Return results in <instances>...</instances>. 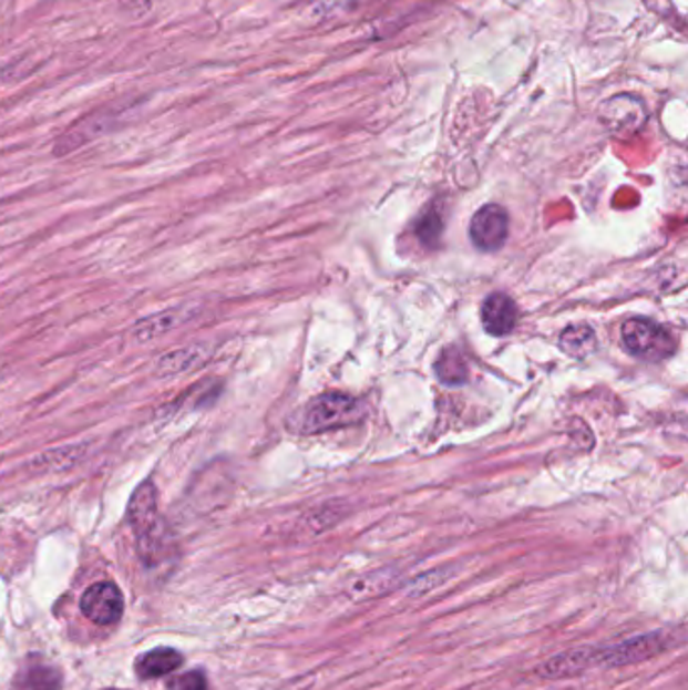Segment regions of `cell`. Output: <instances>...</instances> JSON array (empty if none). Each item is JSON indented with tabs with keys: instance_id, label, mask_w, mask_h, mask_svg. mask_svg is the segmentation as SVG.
Here are the masks:
<instances>
[{
	"instance_id": "44dd1931",
	"label": "cell",
	"mask_w": 688,
	"mask_h": 690,
	"mask_svg": "<svg viewBox=\"0 0 688 690\" xmlns=\"http://www.w3.org/2000/svg\"><path fill=\"white\" fill-rule=\"evenodd\" d=\"M441 228L439 215H429L424 218V223L420 225V237L424 238L427 243H434V238L441 235Z\"/></svg>"
},
{
	"instance_id": "e0dca14e",
	"label": "cell",
	"mask_w": 688,
	"mask_h": 690,
	"mask_svg": "<svg viewBox=\"0 0 688 690\" xmlns=\"http://www.w3.org/2000/svg\"><path fill=\"white\" fill-rule=\"evenodd\" d=\"M559 346L562 350L572 356V358H587L592 351L596 350L598 340H596V333L594 329L587 328V326H572V328L565 329L559 338Z\"/></svg>"
},
{
	"instance_id": "4fadbf2b",
	"label": "cell",
	"mask_w": 688,
	"mask_h": 690,
	"mask_svg": "<svg viewBox=\"0 0 688 690\" xmlns=\"http://www.w3.org/2000/svg\"><path fill=\"white\" fill-rule=\"evenodd\" d=\"M61 672L43 660H29L12 679V690H61Z\"/></svg>"
},
{
	"instance_id": "7c38bea8",
	"label": "cell",
	"mask_w": 688,
	"mask_h": 690,
	"mask_svg": "<svg viewBox=\"0 0 688 690\" xmlns=\"http://www.w3.org/2000/svg\"><path fill=\"white\" fill-rule=\"evenodd\" d=\"M186 317H188V313L182 307L164 309V311H158V313H152V316L137 319L134 328H132V336H134V340L137 343L158 340L162 336H168L170 331H174L181 323H184Z\"/></svg>"
},
{
	"instance_id": "6da1fadb",
	"label": "cell",
	"mask_w": 688,
	"mask_h": 690,
	"mask_svg": "<svg viewBox=\"0 0 688 690\" xmlns=\"http://www.w3.org/2000/svg\"><path fill=\"white\" fill-rule=\"evenodd\" d=\"M127 519L136 533L137 554L146 566H156L164 554V525L158 515V488L144 481L127 503Z\"/></svg>"
},
{
	"instance_id": "ffe728a7",
	"label": "cell",
	"mask_w": 688,
	"mask_h": 690,
	"mask_svg": "<svg viewBox=\"0 0 688 690\" xmlns=\"http://www.w3.org/2000/svg\"><path fill=\"white\" fill-rule=\"evenodd\" d=\"M168 690H208V680L203 672H186L172 680Z\"/></svg>"
},
{
	"instance_id": "9a60e30c",
	"label": "cell",
	"mask_w": 688,
	"mask_h": 690,
	"mask_svg": "<svg viewBox=\"0 0 688 690\" xmlns=\"http://www.w3.org/2000/svg\"><path fill=\"white\" fill-rule=\"evenodd\" d=\"M398 584H400V576L396 574L394 569H378V571H372V574L361 577L353 584L351 598H356V600L380 598V596L390 594Z\"/></svg>"
},
{
	"instance_id": "5bb4252c",
	"label": "cell",
	"mask_w": 688,
	"mask_h": 690,
	"mask_svg": "<svg viewBox=\"0 0 688 690\" xmlns=\"http://www.w3.org/2000/svg\"><path fill=\"white\" fill-rule=\"evenodd\" d=\"M182 665V655L174 648H154L137 658L136 672L140 679L154 680L166 677Z\"/></svg>"
},
{
	"instance_id": "9c48e42d",
	"label": "cell",
	"mask_w": 688,
	"mask_h": 690,
	"mask_svg": "<svg viewBox=\"0 0 688 690\" xmlns=\"http://www.w3.org/2000/svg\"><path fill=\"white\" fill-rule=\"evenodd\" d=\"M517 317H520V311H517L515 301L505 293L489 295L481 307L483 328L486 329V333L496 336V338L511 333L517 326Z\"/></svg>"
},
{
	"instance_id": "8992f818",
	"label": "cell",
	"mask_w": 688,
	"mask_h": 690,
	"mask_svg": "<svg viewBox=\"0 0 688 690\" xmlns=\"http://www.w3.org/2000/svg\"><path fill=\"white\" fill-rule=\"evenodd\" d=\"M120 114L122 112H117L115 107L113 110H97L95 114L88 115V117L80 120L78 124L71 125L68 132L57 140L55 156L73 154L81 146H85L93 140L102 137L103 134H107L117 124V115Z\"/></svg>"
},
{
	"instance_id": "30bf717a",
	"label": "cell",
	"mask_w": 688,
	"mask_h": 690,
	"mask_svg": "<svg viewBox=\"0 0 688 690\" xmlns=\"http://www.w3.org/2000/svg\"><path fill=\"white\" fill-rule=\"evenodd\" d=\"M85 456H88V444H83V442L63 444V446H55V449H49L45 453L33 456L29 461V468L39 475L63 473V471H71L73 466H78Z\"/></svg>"
},
{
	"instance_id": "3957f363",
	"label": "cell",
	"mask_w": 688,
	"mask_h": 690,
	"mask_svg": "<svg viewBox=\"0 0 688 690\" xmlns=\"http://www.w3.org/2000/svg\"><path fill=\"white\" fill-rule=\"evenodd\" d=\"M363 416L360 400L346 394H326L305 408L301 431L324 432L353 424Z\"/></svg>"
},
{
	"instance_id": "52a82bcc",
	"label": "cell",
	"mask_w": 688,
	"mask_h": 690,
	"mask_svg": "<svg viewBox=\"0 0 688 690\" xmlns=\"http://www.w3.org/2000/svg\"><path fill=\"white\" fill-rule=\"evenodd\" d=\"M509 238L507 210L499 204H486L471 220V240L483 253H495Z\"/></svg>"
},
{
	"instance_id": "7a4b0ae2",
	"label": "cell",
	"mask_w": 688,
	"mask_h": 690,
	"mask_svg": "<svg viewBox=\"0 0 688 690\" xmlns=\"http://www.w3.org/2000/svg\"><path fill=\"white\" fill-rule=\"evenodd\" d=\"M622 343L630 356L644 362H663L677 350L675 338L646 317H633L622 326Z\"/></svg>"
},
{
	"instance_id": "277c9868",
	"label": "cell",
	"mask_w": 688,
	"mask_h": 690,
	"mask_svg": "<svg viewBox=\"0 0 688 690\" xmlns=\"http://www.w3.org/2000/svg\"><path fill=\"white\" fill-rule=\"evenodd\" d=\"M670 646L665 634L646 632L626 638L618 645L599 646L598 668H626L648 662Z\"/></svg>"
},
{
	"instance_id": "5b68a950",
	"label": "cell",
	"mask_w": 688,
	"mask_h": 690,
	"mask_svg": "<svg viewBox=\"0 0 688 690\" xmlns=\"http://www.w3.org/2000/svg\"><path fill=\"white\" fill-rule=\"evenodd\" d=\"M81 611L90 622L110 626L122 618L124 596L112 581H100L85 589L81 598Z\"/></svg>"
},
{
	"instance_id": "ac0fdd59",
	"label": "cell",
	"mask_w": 688,
	"mask_h": 690,
	"mask_svg": "<svg viewBox=\"0 0 688 690\" xmlns=\"http://www.w3.org/2000/svg\"><path fill=\"white\" fill-rule=\"evenodd\" d=\"M624 112H626V114H618V112H614V110L606 107L604 122H606L609 130L620 132V134H628V132L638 130V127L644 124V120H646L643 102H636L633 97H628V100H626V110H624Z\"/></svg>"
},
{
	"instance_id": "d6986e66",
	"label": "cell",
	"mask_w": 688,
	"mask_h": 690,
	"mask_svg": "<svg viewBox=\"0 0 688 690\" xmlns=\"http://www.w3.org/2000/svg\"><path fill=\"white\" fill-rule=\"evenodd\" d=\"M454 571H456L454 567L442 566L437 567V569H430L422 576L414 577L407 586L408 598H424V596H429L430 591L444 586L454 576Z\"/></svg>"
},
{
	"instance_id": "8fae6325",
	"label": "cell",
	"mask_w": 688,
	"mask_h": 690,
	"mask_svg": "<svg viewBox=\"0 0 688 690\" xmlns=\"http://www.w3.org/2000/svg\"><path fill=\"white\" fill-rule=\"evenodd\" d=\"M208 348L193 343V346H186V348H178V350H170L166 353H162L156 363H154V372L160 378H172V375L186 374L194 368L203 365L208 358Z\"/></svg>"
},
{
	"instance_id": "ba28073f",
	"label": "cell",
	"mask_w": 688,
	"mask_h": 690,
	"mask_svg": "<svg viewBox=\"0 0 688 690\" xmlns=\"http://www.w3.org/2000/svg\"><path fill=\"white\" fill-rule=\"evenodd\" d=\"M592 668H598V648L576 646L547 658L542 667L537 668V674L547 680L576 679Z\"/></svg>"
},
{
	"instance_id": "2e32d148",
	"label": "cell",
	"mask_w": 688,
	"mask_h": 690,
	"mask_svg": "<svg viewBox=\"0 0 688 690\" xmlns=\"http://www.w3.org/2000/svg\"><path fill=\"white\" fill-rule=\"evenodd\" d=\"M434 372L439 375L442 384L463 385L469 378V363L464 360L463 351L459 348H449L441 353V358L437 360Z\"/></svg>"
}]
</instances>
